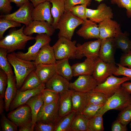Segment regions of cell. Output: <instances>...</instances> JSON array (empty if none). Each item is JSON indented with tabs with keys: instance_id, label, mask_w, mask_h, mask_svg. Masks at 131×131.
Returning <instances> with one entry per match:
<instances>
[{
	"instance_id": "1",
	"label": "cell",
	"mask_w": 131,
	"mask_h": 131,
	"mask_svg": "<svg viewBox=\"0 0 131 131\" xmlns=\"http://www.w3.org/2000/svg\"><path fill=\"white\" fill-rule=\"evenodd\" d=\"M25 26L18 30L14 29L0 41V47L7 49L8 53L17 50H25L28 41L35 39V37L25 35L24 33Z\"/></svg>"
},
{
	"instance_id": "20",
	"label": "cell",
	"mask_w": 131,
	"mask_h": 131,
	"mask_svg": "<svg viewBox=\"0 0 131 131\" xmlns=\"http://www.w3.org/2000/svg\"><path fill=\"white\" fill-rule=\"evenodd\" d=\"M69 81L56 73L45 84L46 88L61 94L69 90Z\"/></svg>"
},
{
	"instance_id": "51",
	"label": "cell",
	"mask_w": 131,
	"mask_h": 131,
	"mask_svg": "<svg viewBox=\"0 0 131 131\" xmlns=\"http://www.w3.org/2000/svg\"><path fill=\"white\" fill-rule=\"evenodd\" d=\"M128 130L126 126L123 124L117 119L112 123L111 127L112 131H127Z\"/></svg>"
},
{
	"instance_id": "2",
	"label": "cell",
	"mask_w": 131,
	"mask_h": 131,
	"mask_svg": "<svg viewBox=\"0 0 131 131\" xmlns=\"http://www.w3.org/2000/svg\"><path fill=\"white\" fill-rule=\"evenodd\" d=\"M7 57L14 68L16 88L17 90L19 89L29 74L35 70L36 66L33 62L19 58L16 56L14 53L8 54Z\"/></svg>"
},
{
	"instance_id": "28",
	"label": "cell",
	"mask_w": 131,
	"mask_h": 131,
	"mask_svg": "<svg viewBox=\"0 0 131 131\" xmlns=\"http://www.w3.org/2000/svg\"><path fill=\"white\" fill-rule=\"evenodd\" d=\"M72 110L77 113H82L87 105V93L72 90Z\"/></svg>"
},
{
	"instance_id": "23",
	"label": "cell",
	"mask_w": 131,
	"mask_h": 131,
	"mask_svg": "<svg viewBox=\"0 0 131 131\" xmlns=\"http://www.w3.org/2000/svg\"><path fill=\"white\" fill-rule=\"evenodd\" d=\"M97 60L87 58L83 62L73 65L72 66L74 76L82 75H92Z\"/></svg>"
},
{
	"instance_id": "57",
	"label": "cell",
	"mask_w": 131,
	"mask_h": 131,
	"mask_svg": "<svg viewBox=\"0 0 131 131\" xmlns=\"http://www.w3.org/2000/svg\"><path fill=\"white\" fill-rule=\"evenodd\" d=\"M96 1H98L99 3H100V2H101L102 1L104 0H94Z\"/></svg>"
},
{
	"instance_id": "31",
	"label": "cell",
	"mask_w": 131,
	"mask_h": 131,
	"mask_svg": "<svg viewBox=\"0 0 131 131\" xmlns=\"http://www.w3.org/2000/svg\"><path fill=\"white\" fill-rule=\"evenodd\" d=\"M51 14L53 19L52 25L56 29L59 19L65 11V0H50Z\"/></svg>"
},
{
	"instance_id": "22",
	"label": "cell",
	"mask_w": 131,
	"mask_h": 131,
	"mask_svg": "<svg viewBox=\"0 0 131 131\" xmlns=\"http://www.w3.org/2000/svg\"><path fill=\"white\" fill-rule=\"evenodd\" d=\"M56 60L53 48L49 43L41 48L33 62L35 66L40 64H54Z\"/></svg>"
},
{
	"instance_id": "7",
	"label": "cell",
	"mask_w": 131,
	"mask_h": 131,
	"mask_svg": "<svg viewBox=\"0 0 131 131\" xmlns=\"http://www.w3.org/2000/svg\"><path fill=\"white\" fill-rule=\"evenodd\" d=\"M59 100L49 104H43L38 114L36 122L56 124L60 119L59 115Z\"/></svg>"
},
{
	"instance_id": "5",
	"label": "cell",
	"mask_w": 131,
	"mask_h": 131,
	"mask_svg": "<svg viewBox=\"0 0 131 131\" xmlns=\"http://www.w3.org/2000/svg\"><path fill=\"white\" fill-rule=\"evenodd\" d=\"M76 43L75 41H72L64 37L58 38L52 46L56 60L76 58L77 47Z\"/></svg>"
},
{
	"instance_id": "30",
	"label": "cell",
	"mask_w": 131,
	"mask_h": 131,
	"mask_svg": "<svg viewBox=\"0 0 131 131\" xmlns=\"http://www.w3.org/2000/svg\"><path fill=\"white\" fill-rule=\"evenodd\" d=\"M26 104L30 107L32 115V123L34 126L36 122L38 112L44 103L41 96V93L31 97Z\"/></svg>"
},
{
	"instance_id": "27",
	"label": "cell",
	"mask_w": 131,
	"mask_h": 131,
	"mask_svg": "<svg viewBox=\"0 0 131 131\" xmlns=\"http://www.w3.org/2000/svg\"><path fill=\"white\" fill-rule=\"evenodd\" d=\"M35 66V73L43 84H45L56 73L55 64H40Z\"/></svg>"
},
{
	"instance_id": "32",
	"label": "cell",
	"mask_w": 131,
	"mask_h": 131,
	"mask_svg": "<svg viewBox=\"0 0 131 131\" xmlns=\"http://www.w3.org/2000/svg\"><path fill=\"white\" fill-rule=\"evenodd\" d=\"M45 85L42 83L35 73V70L27 76L20 89L21 91L36 89Z\"/></svg>"
},
{
	"instance_id": "37",
	"label": "cell",
	"mask_w": 131,
	"mask_h": 131,
	"mask_svg": "<svg viewBox=\"0 0 131 131\" xmlns=\"http://www.w3.org/2000/svg\"><path fill=\"white\" fill-rule=\"evenodd\" d=\"M103 115H96L89 118V131H103Z\"/></svg>"
},
{
	"instance_id": "39",
	"label": "cell",
	"mask_w": 131,
	"mask_h": 131,
	"mask_svg": "<svg viewBox=\"0 0 131 131\" xmlns=\"http://www.w3.org/2000/svg\"><path fill=\"white\" fill-rule=\"evenodd\" d=\"M21 24L14 21L4 18L0 17V39H3V34L8 29L20 27Z\"/></svg>"
},
{
	"instance_id": "45",
	"label": "cell",
	"mask_w": 131,
	"mask_h": 131,
	"mask_svg": "<svg viewBox=\"0 0 131 131\" xmlns=\"http://www.w3.org/2000/svg\"><path fill=\"white\" fill-rule=\"evenodd\" d=\"M8 83V76L3 70H0V97L4 98Z\"/></svg>"
},
{
	"instance_id": "46",
	"label": "cell",
	"mask_w": 131,
	"mask_h": 131,
	"mask_svg": "<svg viewBox=\"0 0 131 131\" xmlns=\"http://www.w3.org/2000/svg\"><path fill=\"white\" fill-rule=\"evenodd\" d=\"M56 124L36 122L34 125V131H54Z\"/></svg>"
},
{
	"instance_id": "11",
	"label": "cell",
	"mask_w": 131,
	"mask_h": 131,
	"mask_svg": "<svg viewBox=\"0 0 131 131\" xmlns=\"http://www.w3.org/2000/svg\"><path fill=\"white\" fill-rule=\"evenodd\" d=\"M117 68L115 64L105 62L99 57L96 60L92 75L96 81L98 85L102 83L108 77L113 74Z\"/></svg>"
},
{
	"instance_id": "9",
	"label": "cell",
	"mask_w": 131,
	"mask_h": 131,
	"mask_svg": "<svg viewBox=\"0 0 131 131\" xmlns=\"http://www.w3.org/2000/svg\"><path fill=\"white\" fill-rule=\"evenodd\" d=\"M129 80L130 79L126 76L119 78L112 75L102 83L98 84L93 91L101 92L108 98L116 92L123 83Z\"/></svg>"
},
{
	"instance_id": "19",
	"label": "cell",
	"mask_w": 131,
	"mask_h": 131,
	"mask_svg": "<svg viewBox=\"0 0 131 131\" xmlns=\"http://www.w3.org/2000/svg\"><path fill=\"white\" fill-rule=\"evenodd\" d=\"M81 27L76 32L77 34L84 39L99 38L98 25L90 19L84 21Z\"/></svg>"
},
{
	"instance_id": "38",
	"label": "cell",
	"mask_w": 131,
	"mask_h": 131,
	"mask_svg": "<svg viewBox=\"0 0 131 131\" xmlns=\"http://www.w3.org/2000/svg\"><path fill=\"white\" fill-rule=\"evenodd\" d=\"M44 105L49 104L58 100L59 94L52 90L45 88L41 92Z\"/></svg>"
},
{
	"instance_id": "43",
	"label": "cell",
	"mask_w": 131,
	"mask_h": 131,
	"mask_svg": "<svg viewBox=\"0 0 131 131\" xmlns=\"http://www.w3.org/2000/svg\"><path fill=\"white\" fill-rule=\"evenodd\" d=\"M102 106L87 104L81 113L89 118L95 116Z\"/></svg>"
},
{
	"instance_id": "56",
	"label": "cell",
	"mask_w": 131,
	"mask_h": 131,
	"mask_svg": "<svg viewBox=\"0 0 131 131\" xmlns=\"http://www.w3.org/2000/svg\"><path fill=\"white\" fill-rule=\"evenodd\" d=\"M30 1L35 7L38 4L45 1L50 2V0H29Z\"/></svg>"
},
{
	"instance_id": "44",
	"label": "cell",
	"mask_w": 131,
	"mask_h": 131,
	"mask_svg": "<svg viewBox=\"0 0 131 131\" xmlns=\"http://www.w3.org/2000/svg\"><path fill=\"white\" fill-rule=\"evenodd\" d=\"M112 4H116L120 8H125L127 17L131 18V0H111Z\"/></svg>"
},
{
	"instance_id": "24",
	"label": "cell",
	"mask_w": 131,
	"mask_h": 131,
	"mask_svg": "<svg viewBox=\"0 0 131 131\" xmlns=\"http://www.w3.org/2000/svg\"><path fill=\"white\" fill-rule=\"evenodd\" d=\"M72 90L59 94V115L60 118L68 114L72 110Z\"/></svg>"
},
{
	"instance_id": "34",
	"label": "cell",
	"mask_w": 131,
	"mask_h": 131,
	"mask_svg": "<svg viewBox=\"0 0 131 131\" xmlns=\"http://www.w3.org/2000/svg\"><path fill=\"white\" fill-rule=\"evenodd\" d=\"M76 114L74 111L61 118L57 123L54 131H70Z\"/></svg>"
},
{
	"instance_id": "52",
	"label": "cell",
	"mask_w": 131,
	"mask_h": 131,
	"mask_svg": "<svg viewBox=\"0 0 131 131\" xmlns=\"http://www.w3.org/2000/svg\"><path fill=\"white\" fill-rule=\"evenodd\" d=\"M34 127L31 123L19 128L18 130L19 131H33Z\"/></svg>"
},
{
	"instance_id": "8",
	"label": "cell",
	"mask_w": 131,
	"mask_h": 131,
	"mask_svg": "<svg viewBox=\"0 0 131 131\" xmlns=\"http://www.w3.org/2000/svg\"><path fill=\"white\" fill-rule=\"evenodd\" d=\"M34 7L29 1L19 7L15 12L8 14L1 15L0 17L4 18L24 24L25 26L29 25L33 21L32 13Z\"/></svg>"
},
{
	"instance_id": "42",
	"label": "cell",
	"mask_w": 131,
	"mask_h": 131,
	"mask_svg": "<svg viewBox=\"0 0 131 131\" xmlns=\"http://www.w3.org/2000/svg\"><path fill=\"white\" fill-rule=\"evenodd\" d=\"M117 119L126 126L131 122V104L121 111Z\"/></svg>"
},
{
	"instance_id": "41",
	"label": "cell",
	"mask_w": 131,
	"mask_h": 131,
	"mask_svg": "<svg viewBox=\"0 0 131 131\" xmlns=\"http://www.w3.org/2000/svg\"><path fill=\"white\" fill-rule=\"evenodd\" d=\"M87 6L86 4L76 5L71 8L69 11L73 15L84 21L87 19L86 9Z\"/></svg>"
},
{
	"instance_id": "33",
	"label": "cell",
	"mask_w": 131,
	"mask_h": 131,
	"mask_svg": "<svg viewBox=\"0 0 131 131\" xmlns=\"http://www.w3.org/2000/svg\"><path fill=\"white\" fill-rule=\"evenodd\" d=\"M89 120L88 118L82 113H76L70 131H89Z\"/></svg>"
},
{
	"instance_id": "17",
	"label": "cell",
	"mask_w": 131,
	"mask_h": 131,
	"mask_svg": "<svg viewBox=\"0 0 131 131\" xmlns=\"http://www.w3.org/2000/svg\"><path fill=\"white\" fill-rule=\"evenodd\" d=\"M52 6L50 2L47 1L34 7L32 13L33 20L46 21L52 25L53 22L51 12Z\"/></svg>"
},
{
	"instance_id": "26",
	"label": "cell",
	"mask_w": 131,
	"mask_h": 131,
	"mask_svg": "<svg viewBox=\"0 0 131 131\" xmlns=\"http://www.w3.org/2000/svg\"><path fill=\"white\" fill-rule=\"evenodd\" d=\"M129 34L127 32H122L120 26L117 29L114 37V42L116 49H121L124 53L131 51V41L128 37Z\"/></svg>"
},
{
	"instance_id": "10",
	"label": "cell",
	"mask_w": 131,
	"mask_h": 131,
	"mask_svg": "<svg viewBox=\"0 0 131 131\" xmlns=\"http://www.w3.org/2000/svg\"><path fill=\"white\" fill-rule=\"evenodd\" d=\"M7 117L20 127L32 123L31 108L26 104L21 105L10 111Z\"/></svg>"
},
{
	"instance_id": "12",
	"label": "cell",
	"mask_w": 131,
	"mask_h": 131,
	"mask_svg": "<svg viewBox=\"0 0 131 131\" xmlns=\"http://www.w3.org/2000/svg\"><path fill=\"white\" fill-rule=\"evenodd\" d=\"M102 40L86 42L77 47L76 58L81 59L84 56L97 59L99 58V53Z\"/></svg>"
},
{
	"instance_id": "25",
	"label": "cell",
	"mask_w": 131,
	"mask_h": 131,
	"mask_svg": "<svg viewBox=\"0 0 131 131\" xmlns=\"http://www.w3.org/2000/svg\"><path fill=\"white\" fill-rule=\"evenodd\" d=\"M8 76V83L5 94L4 100L5 110L8 112L9 110L10 104L15 97L17 89L16 85V80L14 74H9Z\"/></svg>"
},
{
	"instance_id": "58",
	"label": "cell",
	"mask_w": 131,
	"mask_h": 131,
	"mask_svg": "<svg viewBox=\"0 0 131 131\" xmlns=\"http://www.w3.org/2000/svg\"><path fill=\"white\" fill-rule=\"evenodd\" d=\"M130 127L131 128V122H130Z\"/></svg>"
},
{
	"instance_id": "29",
	"label": "cell",
	"mask_w": 131,
	"mask_h": 131,
	"mask_svg": "<svg viewBox=\"0 0 131 131\" xmlns=\"http://www.w3.org/2000/svg\"><path fill=\"white\" fill-rule=\"evenodd\" d=\"M69 58L57 60L55 64L56 73L69 81L74 76L72 66L69 62Z\"/></svg>"
},
{
	"instance_id": "15",
	"label": "cell",
	"mask_w": 131,
	"mask_h": 131,
	"mask_svg": "<svg viewBox=\"0 0 131 131\" xmlns=\"http://www.w3.org/2000/svg\"><path fill=\"white\" fill-rule=\"evenodd\" d=\"M55 29L46 21L33 20L29 25L25 27L24 33L27 36H31L34 33H45L50 36L54 34Z\"/></svg>"
},
{
	"instance_id": "4",
	"label": "cell",
	"mask_w": 131,
	"mask_h": 131,
	"mask_svg": "<svg viewBox=\"0 0 131 131\" xmlns=\"http://www.w3.org/2000/svg\"><path fill=\"white\" fill-rule=\"evenodd\" d=\"M84 21L73 15L70 11H65L60 17L56 29L59 30L58 38L63 37L71 40L74 31Z\"/></svg>"
},
{
	"instance_id": "16",
	"label": "cell",
	"mask_w": 131,
	"mask_h": 131,
	"mask_svg": "<svg viewBox=\"0 0 131 131\" xmlns=\"http://www.w3.org/2000/svg\"><path fill=\"white\" fill-rule=\"evenodd\" d=\"M116 49L114 38L102 40L99 57L105 62L115 64L114 55Z\"/></svg>"
},
{
	"instance_id": "48",
	"label": "cell",
	"mask_w": 131,
	"mask_h": 131,
	"mask_svg": "<svg viewBox=\"0 0 131 131\" xmlns=\"http://www.w3.org/2000/svg\"><path fill=\"white\" fill-rule=\"evenodd\" d=\"M116 64L118 67L113 74L117 76L123 75L129 78L131 80V68H127L122 66L119 63Z\"/></svg>"
},
{
	"instance_id": "50",
	"label": "cell",
	"mask_w": 131,
	"mask_h": 131,
	"mask_svg": "<svg viewBox=\"0 0 131 131\" xmlns=\"http://www.w3.org/2000/svg\"><path fill=\"white\" fill-rule=\"evenodd\" d=\"M11 3L9 0H0V12L5 14H9L12 9Z\"/></svg>"
},
{
	"instance_id": "55",
	"label": "cell",
	"mask_w": 131,
	"mask_h": 131,
	"mask_svg": "<svg viewBox=\"0 0 131 131\" xmlns=\"http://www.w3.org/2000/svg\"><path fill=\"white\" fill-rule=\"evenodd\" d=\"M3 97H0V114H2L5 109V103Z\"/></svg>"
},
{
	"instance_id": "53",
	"label": "cell",
	"mask_w": 131,
	"mask_h": 131,
	"mask_svg": "<svg viewBox=\"0 0 131 131\" xmlns=\"http://www.w3.org/2000/svg\"><path fill=\"white\" fill-rule=\"evenodd\" d=\"M121 86L128 92L131 94V82H125L122 84Z\"/></svg>"
},
{
	"instance_id": "13",
	"label": "cell",
	"mask_w": 131,
	"mask_h": 131,
	"mask_svg": "<svg viewBox=\"0 0 131 131\" xmlns=\"http://www.w3.org/2000/svg\"><path fill=\"white\" fill-rule=\"evenodd\" d=\"M86 16L87 18L96 23H99L107 18L112 19L113 13L112 8L104 3H100L97 9L87 8Z\"/></svg>"
},
{
	"instance_id": "35",
	"label": "cell",
	"mask_w": 131,
	"mask_h": 131,
	"mask_svg": "<svg viewBox=\"0 0 131 131\" xmlns=\"http://www.w3.org/2000/svg\"><path fill=\"white\" fill-rule=\"evenodd\" d=\"M87 104L96 105H103L108 98L103 93L93 90L87 92Z\"/></svg>"
},
{
	"instance_id": "3",
	"label": "cell",
	"mask_w": 131,
	"mask_h": 131,
	"mask_svg": "<svg viewBox=\"0 0 131 131\" xmlns=\"http://www.w3.org/2000/svg\"><path fill=\"white\" fill-rule=\"evenodd\" d=\"M131 104V96L121 86L112 96L109 98L105 104L95 115H103L111 110H120Z\"/></svg>"
},
{
	"instance_id": "40",
	"label": "cell",
	"mask_w": 131,
	"mask_h": 131,
	"mask_svg": "<svg viewBox=\"0 0 131 131\" xmlns=\"http://www.w3.org/2000/svg\"><path fill=\"white\" fill-rule=\"evenodd\" d=\"M0 126L2 131H17V126L3 113L1 115Z\"/></svg>"
},
{
	"instance_id": "36",
	"label": "cell",
	"mask_w": 131,
	"mask_h": 131,
	"mask_svg": "<svg viewBox=\"0 0 131 131\" xmlns=\"http://www.w3.org/2000/svg\"><path fill=\"white\" fill-rule=\"evenodd\" d=\"M7 50L6 49L0 47V67L7 75L14 74L11 64L8 60Z\"/></svg>"
},
{
	"instance_id": "54",
	"label": "cell",
	"mask_w": 131,
	"mask_h": 131,
	"mask_svg": "<svg viewBox=\"0 0 131 131\" xmlns=\"http://www.w3.org/2000/svg\"><path fill=\"white\" fill-rule=\"evenodd\" d=\"M10 2L15 3L16 6L20 7L26 2L29 1V0H9Z\"/></svg>"
},
{
	"instance_id": "14",
	"label": "cell",
	"mask_w": 131,
	"mask_h": 131,
	"mask_svg": "<svg viewBox=\"0 0 131 131\" xmlns=\"http://www.w3.org/2000/svg\"><path fill=\"white\" fill-rule=\"evenodd\" d=\"M98 83L92 75H82L74 82L70 83L69 88L70 89L84 92L93 90Z\"/></svg>"
},
{
	"instance_id": "49",
	"label": "cell",
	"mask_w": 131,
	"mask_h": 131,
	"mask_svg": "<svg viewBox=\"0 0 131 131\" xmlns=\"http://www.w3.org/2000/svg\"><path fill=\"white\" fill-rule=\"evenodd\" d=\"M119 63L122 66L131 68V51L127 53H124L122 55Z\"/></svg>"
},
{
	"instance_id": "6",
	"label": "cell",
	"mask_w": 131,
	"mask_h": 131,
	"mask_svg": "<svg viewBox=\"0 0 131 131\" xmlns=\"http://www.w3.org/2000/svg\"><path fill=\"white\" fill-rule=\"evenodd\" d=\"M35 43L28 48L26 52L24 53L19 51L14 53L16 56L24 60L34 61L41 48L44 45L49 43L51 41L50 36L45 33L38 34L35 37Z\"/></svg>"
},
{
	"instance_id": "18",
	"label": "cell",
	"mask_w": 131,
	"mask_h": 131,
	"mask_svg": "<svg viewBox=\"0 0 131 131\" xmlns=\"http://www.w3.org/2000/svg\"><path fill=\"white\" fill-rule=\"evenodd\" d=\"M46 88L45 85L37 88L21 91L17 90L16 95L11 103L9 110L12 111L18 107L25 104L32 97L41 92Z\"/></svg>"
},
{
	"instance_id": "47",
	"label": "cell",
	"mask_w": 131,
	"mask_h": 131,
	"mask_svg": "<svg viewBox=\"0 0 131 131\" xmlns=\"http://www.w3.org/2000/svg\"><path fill=\"white\" fill-rule=\"evenodd\" d=\"M91 0H65V11H69L72 7L78 4H86L89 6Z\"/></svg>"
},
{
	"instance_id": "21",
	"label": "cell",
	"mask_w": 131,
	"mask_h": 131,
	"mask_svg": "<svg viewBox=\"0 0 131 131\" xmlns=\"http://www.w3.org/2000/svg\"><path fill=\"white\" fill-rule=\"evenodd\" d=\"M99 38L101 40L114 38L120 25L116 21L107 18L99 23Z\"/></svg>"
}]
</instances>
